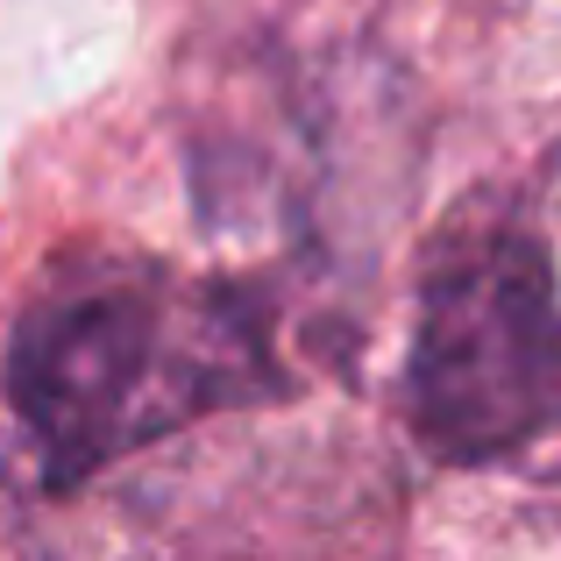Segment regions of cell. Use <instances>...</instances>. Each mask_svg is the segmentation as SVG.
<instances>
[{"label": "cell", "mask_w": 561, "mask_h": 561, "mask_svg": "<svg viewBox=\"0 0 561 561\" xmlns=\"http://www.w3.org/2000/svg\"><path fill=\"white\" fill-rule=\"evenodd\" d=\"M285 391L271 320L228 285H171L150 263H79L28 299L8 398L57 491L220 405Z\"/></svg>", "instance_id": "1"}, {"label": "cell", "mask_w": 561, "mask_h": 561, "mask_svg": "<svg viewBox=\"0 0 561 561\" xmlns=\"http://www.w3.org/2000/svg\"><path fill=\"white\" fill-rule=\"evenodd\" d=\"M405 426L448 469L512 462L561 434V299L526 228H462L426 263Z\"/></svg>", "instance_id": "2"}]
</instances>
